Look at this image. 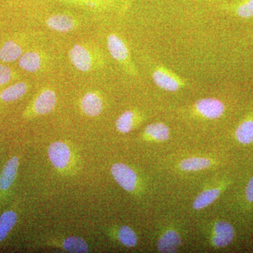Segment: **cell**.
I'll use <instances>...</instances> for the list:
<instances>
[{
	"label": "cell",
	"mask_w": 253,
	"mask_h": 253,
	"mask_svg": "<svg viewBox=\"0 0 253 253\" xmlns=\"http://www.w3.org/2000/svg\"><path fill=\"white\" fill-rule=\"evenodd\" d=\"M68 57L71 64L83 73L90 72L95 68L101 67L104 63L101 53L85 44L73 45L68 52Z\"/></svg>",
	"instance_id": "6da1fadb"
},
{
	"label": "cell",
	"mask_w": 253,
	"mask_h": 253,
	"mask_svg": "<svg viewBox=\"0 0 253 253\" xmlns=\"http://www.w3.org/2000/svg\"><path fill=\"white\" fill-rule=\"evenodd\" d=\"M172 169L181 174H194L215 169V157L213 155L193 154L176 158Z\"/></svg>",
	"instance_id": "7a4b0ae2"
},
{
	"label": "cell",
	"mask_w": 253,
	"mask_h": 253,
	"mask_svg": "<svg viewBox=\"0 0 253 253\" xmlns=\"http://www.w3.org/2000/svg\"><path fill=\"white\" fill-rule=\"evenodd\" d=\"M188 111L189 116L195 119L213 121L224 116L226 106L217 98L206 97L195 101Z\"/></svg>",
	"instance_id": "3957f363"
},
{
	"label": "cell",
	"mask_w": 253,
	"mask_h": 253,
	"mask_svg": "<svg viewBox=\"0 0 253 253\" xmlns=\"http://www.w3.org/2000/svg\"><path fill=\"white\" fill-rule=\"evenodd\" d=\"M107 47L113 59L121 65L127 74L134 77L138 76L139 73L131 59L129 48L121 37L116 33H110L107 37Z\"/></svg>",
	"instance_id": "277c9868"
},
{
	"label": "cell",
	"mask_w": 253,
	"mask_h": 253,
	"mask_svg": "<svg viewBox=\"0 0 253 253\" xmlns=\"http://www.w3.org/2000/svg\"><path fill=\"white\" fill-rule=\"evenodd\" d=\"M152 79L158 88L168 92H176L186 86L184 78L161 64L157 65L153 70Z\"/></svg>",
	"instance_id": "5b68a950"
},
{
	"label": "cell",
	"mask_w": 253,
	"mask_h": 253,
	"mask_svg": "<svg viewBox=\"0 0 253 253\" xmlns=\"http://www.w3.org/2000/svg\"><path fill=\"white\" fill-rule=\"evenodd\" d=\"M235 235L234 227L227 221H214L208 226V241L213 249H223L232 242Z\"/></svg>",
	"instance_id": "8992f818"
},
{
	"label": "cell",
	"mask_w": 253,
	"mask_h": 253,
	"mask_svg": "<svg viewBox=\"0 0 253 253\" xmlns=\"http://www.w3.org/2000/svg\"><path fill=\"white\" fill-rule=\"evenodd\" d=\"M57 103L56 92L51 88H44L37 95L33 102L28 106L25 116H44L53 111Z\"/></svg>",
	"instance_id": "52a82bcc"
},
{
	"label": "cell",
	"mask_w": 253,
	"mask_h": 253,
	"mask_svg": "<svg viewBox=\"0 0 253 253\" xmlns=\"http://www.w3.org/2000/svg\"><path fill=\"white\" fill-rule=\"evenodd\" d=\"M183 243L180 231L172 226H166L158 234L156 247L160 253H175Z\"/></svg>",
	"instance_id": "ba28073f"
},
{
	"label": "cell",
	"mask_w": 253,
	"mask_h": 253,
	"mask_svg": "<svg viewBox=\"0 0 253 253\" xmlns=\"http://www.w3.org/2000/svg\"><path fill=\"white\" fill-rule=\"evenodd\" d=\"M111 174L118 185L128 192H133L137 187L136 172L124 163H115L111 167Z\"/></svg>",
	"instance_id": "9c48e42d"
},
{
	"label": "cell",
	"mask_w": 253,
	"mask_h": 253,
	"mask_svg": "<svg viewBox=\"0 0 253 253\" xmlns=\"http://www.w3.org/2000/svg\"><path fill=\"white\" fill-rule=\"evenodd\" d=\"M145 141L154 144H167L171 139L170 128L163 122L151 123L145 127L142 134Z\"/></svg>",
	"instance_id": "30bf717a"
},
{
	"label": "cell",
	"mask_w": 253,
	"mask_h": 253,
	"mask_svg": "<svg viewBox=\"0 0 253 253\" xmlns=\"http://www.w3.org/2000/svg\"><path fill=\"white\" fill-rule=\"evenodd\" d=\"M45 24L51 31L67 33L75 31L79 26V22L71 15L56 14L46 18Z\"/></svg>",
	"instance_id": "8fae6325"
},
{
	"label": "cell",
	"mask_w": 253,
	"mask_h": 253,
	"mask_svg": "<svg viewBox=\"0 0 253 253\" xmlns=\"http://www.w3.org/2000/svg\"><path fill=\"white\" fill-rule=\"evenodd\" d=\"M46 54L39 51H28L23 53L19 58L18 66L28 73H36L44 67L46 62Z\"/></svg>",
	"instance_id": "7c38bea8"
},
{
	"label": "cell",
	"mask_w": 253,
	"mask_h": 253,
	"mask_svg": "<svg viewBox=\"0 0 253 253\" xmlns=\"http://www.w3.org/2000/svg\"><path fill=\"white\" fill-rule=\"evenodd\" d=\"M82 111L89 117L99 116L104 109V101L101 94L96 91L86 92L81 101Z\"/></svg>",
	"instance_id": "4fadbf2b"
},
{
	"label": "cell",
	"mask_w": 253,
	"mask_h": 253,
	"mask_svg": "<svg viewBox=\"0 0 253 253\" xmlns=\"http://www.w3.org/2000/svg\"><path fill=\"white\" fill-rule=\"evenodd\" d=\"M48 155L51 164L59 169L66 168L71 159L69 148L61 141H56L50 145Z\"/></svg>",
	"instance_id": "5bb4252c"
},
{
	"label": "cell",
	"mask_w": 253,
	"mask_h": 253,
	"mask_svg": "<svg viewBox=\"0 0 253 253\" xmlns=\"http://www.w3.org/2000/svg\"><path fill=\"white\" fill-rule=\"evenodd\" d=\"M144 119V116L137 110H127L116 120V127L119 132L127 134L132 131Z\"/></svg>",
	"instance_id": "9a60e30c"
},
{
	"label": "cell",
	"mask_w": 253,
	"mask_h": 253,
	"mask_svg": "<svg viewBox=\"0 0 253 253\" xmlns=\"http://www.w3.org/2000/svg\"><path fill=\"white\" fill-rule=\"evenodd\" d=\"M221 186L210 185L208 187L203 190L199 195L195 198L192 203V209L194 211H201L206 209L208 206H211L217 201L221 194Z\"/></svg>",
	"instance_id": "2e32d148"
},
{
	"label": "cell",
	"mask_w": 253,
	"mask_h": 253,
	"mask_svg": "<svg viewBox=\"0 0 253 253\" xmlns=\"http://www.w3.org/2000/svg\"><path fill=\"white\" fill-rule=\"evenodd\" d=\"M19 161L14 156L6 162L0 174V191H7L14 184L17 175Z\"/></svg>",
	"instance_id": "e0dca14e"
},
{
	"label": "cell",
	"mask_w": 253,
	"mask_h": 253,
	"mask_svg": "<svg viewBox=\"0 0 253 253\" xmlns=\"http://www.w3.org/2000/svg\"><path fill=\"white\" fill-rule=\"evenodd\" d=\"M29 89V84L26 82H17L0 91V101L9 103L18 101L24 96Z\"/></svg>",
	"instance_id": "ac0fdd59"
},
{
	"label": "cell",
	"mask_w": 253,
	"mask_h": 253,
	"mask_svg": "<svg viewBox=\"0 0 253 253\" xmlns=\"http://www.w3.org/2000/svg\"><path fill=\"white\" fill-rule=\"evenodd\" d=\"M23 49L17 42L10 40L5 42L0 47V61L3 63H12L19 59Z\"/></svg>",
	"instance_id": "d6986e66"
},
{
	"label": "cell",
	"mask_w": 253,
	"mask_h": 253,
	"mask_svg": "<svg viewBox=\"0 0 253 253\" xmlns=\"http://www.w3.org/2000/svg\"><path fill=\"white\" fill-rule=\"evenodd\" d=\"M226 9L238 17L249 19L253 17V0H241L226 6Z\"/></svg>",
	"instance_id": "ffe728a7"
},
{
	"label": "cell",
	"mask_w": 253,
	"mask_h": 253,
	"mask_svg": "<svg viewBox=\"0 0 253 253\" xmlns=\"http://www.w3.org/2000/svg\"><path fill=\"white\" fill-rule=\"evenodd\" d=\"M236 139L242 144H250L253 142V119L244 120L236 128Z\"/></svg>",
	"instance_id": "44dd1931"
},
{
	"label": "cell",
	"mask_w": 253,
	"mask_h": 253,
	"mask_svg": "<svg viewBox=\"0 0 253 253\" xmlns=\"http://www.w3.org/2000/svg\"><path fill=\"white\" fill-rule=\"evenodd\" d=\"M17 219V214L13 211H6L0 216V242L6 239Z\"/></svg>",
	"instance_id": "7402d4cb"
},
{
	"label": "cell",
	"mask_w": 253,
	"mask_h": 253,
	"mask_svg": "<svg viewBox=\"0 0 253 253\" xmlns=\"http://www.w3.org/2000/svg\"><path fill=\"white\" fill-rule=\"evenodd\" d=\"M63 247L69 253H87L89 250L85 241L78 236H71L65 239L63 242Z\"/></svg>",
	"instance_id": "603a6c76"
},
{
	"label": "cell",
	"mask_w": 253,
	"mask_h": 253,
	"mask_svg": "<svg viewBox=\"0 0 253 253\" xmlns=\"http://www.w3.org/2000/svg\"><path fill=\"white\" fill-rule=\"evenodd\" d=\"M118 239L126 247L132 248L137 244L138 238L136 233L128 226L120 228L118 231Z\"/></svg>",
	"instance_id": "cb8c5ba5"
},
{
	"label": "cell",
	"mask_w": 253,
	"mask_h": 253,
	"mask_svg": "<svg viewBox=\"0 0 253 253\" xmlns=\"http://www.w3.org/2000/svg\"><path fill=\"white\" fill-rule=\"evenodd\" d=\"M16 76L17 75L12 68L0 63V86L6 85L13 80L16 79Z\"/></svg>",
	"instance_id": "d4e9b609"
},
{
	"label": "cell",
	"mask_w": 253,
	"mask_h": 253,
	"mask_svg": "<svg viewBox=\"0 0 253 253\" xmlns=\"http://www.w3.org/2000/svg\"><path fill=\"white\" fill-rule=\"evenodd\" d=\"M246 199L249 202H253V176L250 179L246 189Z\"/></svg>",
	"instance_id": "484cf974"
},
{
	"label": "cell",
	"mask_w": 253,
	"mask_h": 253,
	"mask_svg": "<svg viewBox=\"0 0 253 253\" xmlns=\"http://www.w3.org/2000/svg\"><path fill=\"white\" fill-rule=\"evenodd\" d=\"M66 1H78V0H66Z\"/></svg>",
	"instance_id": "4316f807"
}]
</instances>
